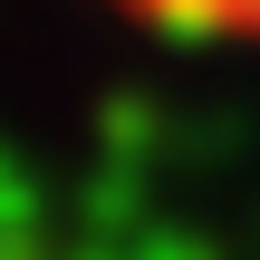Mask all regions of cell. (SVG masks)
I'll list each match as a JSON object with an SVG mask.
<instances>
[{
  "label": "cell",
  "instance_id": "obj_1",
  "mask_svg": "<svg viewBox=\"0 0 260 260\" xmlns=\"http://www.w3.org/2000/svg\"><path fill=\"white\" fill-rule=\"evenodd\" d=\"M116 19L154 29V39H183V48H232L260 58V0H106Z\"/></svg>",
  "mask_w": 260,
  "mask_h": 260
}]
</instances>
